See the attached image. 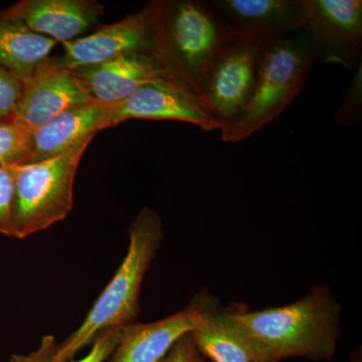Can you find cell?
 Returning <instances> with one entry per match:
<instances>
[{"label": "cell", "mask_w": 362, "mask_h": 362, "mask_svg": "<svg viewBox=\"0 0 362 362\" xmlns=\"http://www.w3.org/2000/svg\"><path fill=\"white\" fill-rule=\"evenodd\" d=\"M160 362H204V356L195 346L190 333H187L173 344Z\"/></svg>", "instance_id": "23"}, {"label": "cell", "mask_w": 362, "mask_h": 362, "mask_svg": "<svg viewBox=\"0 0 362 362\" xmlns=\"http://www.w3.org/2000/svg\"><path fill=\"white\" fill-rule=\"evenodd\" d=\"M225 312L255 361L278 362L289 357L330 361L337 350L341 306L328 286H315L286 306Z\"/></svg>", "instance_id": "1"}, {"label": "cell", "mask_w": 362, "mask_h": 362, "mask_svg": "<svg viewBox=\"0 0 362 362\" xmlns=\"http://www.w3.org/2000/svg\"><path fill=\"white\" fill-rule=\"evenodd\" d=\"M32 132L11 120L0 121V168L21 165L28 161Z\"/></svg>", "instance_id": "18"}, {"label": "cell", "mask_w": 362, "mask_h": 362, "mask_svg": "<svg viewBox=\"0 0 362 362\" xmlns=\"http://www.w3.org/2000/svg\"><path fill=\"white\" fill-rule=\"evenodd\" d=\"M361 66H359L337 113L338 122L343 125L359 126L361 124Z\"/></svg>", "instance_id": "21"}, {"label": "cell", "mask_w": 362, "mask_h": 362, "mask_svg": "<svg viewBox=\"0 0 362 362\" xmlns=\"http://www.w3.org/2000/svg\"><path fill=\"white\" fill-rule=\"evenodd\" d=\"M144 8L149 54L162 78L204 104L207 71L232 33L206 1L152 0Z\"/></svg>", "instance_id": "2"}, {"label": "cell", "mask_w": 362, "mask_h": 362, "mask_svg": "<svg viewBox=\"0 0 362 362\" xmlns=\"http://www.w3.org/2000/svg\"><path fill=\"white\" fill-rule=\"evenodd\" d=\"M190 337L202 356L214 362H255L252 352L233 329L225 310L216 307L211 309L190 332Z\"/></svg>", "instance_id": "17"}, {"label": "cell", "mask_w": 362, "mask_h": 362, "mask_svg": "<svg viewBox=\"0 0 362 362\" xmlns=\"http://www.w3.org/2000/svg\"><path fill=\"white\" fill-rule=\"evenodd\" d=\"M213 308L214 299L204 291L195 296L187 308L168 318L125 326L110 362H160L173 344L194 331Z\"/></svg>", "instance_id": "9"}, {"label": "cell", "mask_w": 362, "mask_h": 362, "mask_svg": "<svg viewBox=\"0 0 362 362\" xmlns=\"http://www.w3.org/2000/svg\"><path fill=\"white\" fill-rule=\"evenodd\" d=\"M16 166L0 168V235L13 237Z\"/></svg>", "instance_id": "19"}, {"label": "cell", "mask_w": 362, "mask_h": 362, "mask_svg": "<svg viewBox=\"0 0 362 362\" xmlns=\"http://www.w3.org/2000/svg\"><path fill=\"white\" fill-rule=\"evenodd\" d=\"M269 42L230 33L214 57L202 87V102L223 130L239 118L249 103Z\"/></svg>", "instance_id": "6"}, {"label": "cell", "mask_w": 362, "mask_h": 362, "mask_svg": "<svg viewBox=\"0 0 362 362\" xmlns=\"http://www.w3.org/2000/svg\"><path fill=\"white\" fill-rule=\"evenodd\" d=\"M73 73L93 101L106 105L120 103L162 78L156 59L145 52H129Z\"/></svg>", "instance_id": "14"}, {"label": "cell", "mask_w": 362, "mask_h": 362, "mask_svg": "<svg viewBox=\"0 0 362 362\" xmlns=\"http://www.w3.org/2000/svg\"><path fill=\"white\" fill-rule=\"evenodd\" d=\"M130 119L180 121L204 131L223 130V125L197 98L163 78L143 86L120 103L110 105L109 128Z\"/></svg>", "instance_id": "10"}, {"label": "cell", "mask_w": 362, "mask_h": 362, "mask_svg": "<svg viewBox=\"0 0 362 362\" xmlns=\"http://www.w3.org/2000/svg\"><path fill=\"white\" fill-rule=\"evenodd\" d=\"M93 138L62 156L16 166L14 239L47 230L71 213L78 164Z\"/></svg>", "instance_id": "5"}, {"label": "cell", "mask_w": 362, "mask_h": 362, "mask_svg": "<svg viewBox=\"0 0 362 362\" xmlns=\"http://www.w3.org/2000/svg\"><path fill=\"white\" fill-rule=\"evenodd\" d=\"M122 328H109L100 332L93 341L89 354L77 361L71 362H104L111 356L120 339Z\"/></svg>", "instance_id": "22"}, {"label": "cell", "mask_w": 362, "mask_h": 362, "mask_svg": "<svg viewBox=\"0 0 362 362\" xmlns=\"http://www.w3.org/2000/svg\"><path fill=\"white\" fill-rule=\"evenodd\" d=\"M62 45L63 54L54 59L59 66L70 71L98 65L129 52L149 54L146 11L143 7L141 11L102 26L87 37Z\"/></svg>", "instance_id": "11"}, {"label": "cell", "mask_w": 362, "mask_h": 362, "mask_svg": "<svg viewBox=\"0 0 362 362\" xmlns=\"http://www.w3.org/2000/svg\"><path fill=\"white\" fill-rule=\"evenodd\" d=\"M303 25L319 61L345 68L361 66V0H302Z\"/></svg>", "instance_id": "7"}, {"label": "cell", "mask_w": 362, "mask_h": 362, "mask_svg": "<svg viewBox=\"0 0 362 362\" xmlns=\"http://www.w3.org/2000/svg\"><path fill=\"white\" fill-rule=\"evenodd\" d=\"M110 105L96 101L78 105L54 116L32 132V150L26 163L66 153L78 144L109 128Z\"/></svg>", "instance_id": "15"}, {"label": "cell", "mask_w": 362, "mask_h": 362, "mask_svg": "<svg viewBox=\"0 0 362 362\" xmlns=\"http://www.w3.org/2000/svg\"><path fill=\"white\" fill-rule=\"evenodd\" d=\"M59 343L52 335L42 338L39 349L28 356L13 354L9 362H57L56 354Z\"/></svg>", "instance_id": "24"}, {"label": "cell", "mask_w": 362, "mask_h": 362, "mask_svg": "<svg viewBox=\"0 0 362 362\" xmlns=\"http://www.w3.org/2000/svg\"><path fill=\"white\" fill-rule=\"evenodd\" d=\"M93 101L73 71L49 58L23 82L14 123L33 132L62 112Z\"/></svg>", "instance_id": "8"}, {"label": "cell", "mask_w": 362, "mask_h": 362, "mask_svg": "<svg viewBox=\"0 0 362 362\" xmlns=\"http://www.w3.org/2000/svg\"><path fill=\"white\" fill-rule=\"evenodd\" d=\"M163 228L159 214L143 207L129 228V246L122 264L93 305L84 322L58 345L57 362H70L102 331L135 323L140 314L143 280L160 247Z\"/></svg>", "instance_id": "3"}, {"label": "cell", "mask_w": 362, "mask_h": 362, "mask_svg": "<svg viewBox=\"0 0 362 362\" xmlns=\"http://www.w3.org/2000/svg\"><path fill=\"white\" fill-rule=\"evenodd\" d=\"M0 13L63 44L97 23L104 6L95 0H21Z\"/></svg>", "instance_id": "12"}, {"label": "cell", "mask_w": 362, "mask_h": 362, "mask_svg": "<svg viewBox=\"0 0 362 362\" xmlns=\"http://www.w3.org/2000/svg\"><path fill=\"white\" fill-rule=\"evenodd\" d=\"M255 362H259V361H255Z\"/></svg>", "instance_id": "26"}, {"label": "cell", "mask_w": 362, "mask_h": 362, "mask_svg": "<svg viewBox=\"0 0 362 362\" xmlns=\"http://www.w3.org/2000/svg\"><path fill=\"white\" fill-rule=\"evenodd\" d=\"M232 33L267 40L277 39L303 25L302 0H206Z\"/></svg>", "instance_id": "13"}, {"label": "cell", "mask_w": 362, "mask_h": 362, "mask_svg": "<svg viewBox=\"0 0 362 362\" xmlns=\"http://www.w3.org/2000/svg\"><path fill=\"white\" fill-rule=\"evenodd\" d=\"M56 40L33 33L28 26L0 13V68L23 82L49 59Z\"/></svg>", "instance_id": "16"}, {"label": "cell", "mask_w": 362, "mask_h": 362, "mask_svg": "<svg viewBox=\"0 0 362 362\" xmlns=\"http://www.w3.org/2000/svg\"><path fill=\"white\" fill-rule=\"evenodd\" d=\"M318 61L313 40L302 28L269 42L251 99L239 118L221 131V140L240 142L275 120L302 92Z\"/></svg>", "instance_id": "4"}, {"label": "cell", "mask_w": 362, "mask_h": 362, "mask_svg": "<svg viewBox=\"0 0 362 362\" xmlns=\"http://www.w3.org/2000/svg\"><path fill=\"white\" fill-rule=\"evenodd\" d=\"M23 90V81L0 68V121L13 119Z\"/></svg>", "instance_id": "20"}, {"label": "cell", "mask_w": 362, "mask_h": 362, "mask_svg": "<svg viewBox=\"0 0 362 362\" xmlns=\"http://www.w3.org/2000/svg\"><path fill=\"white\" fill-rule=\"evenodd\" d=\"M351 362H361V359L356 358V359H354V361H352Z\"/></svg>", "instance_id": "25"}]
</instances>
